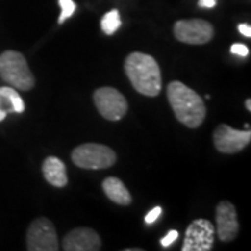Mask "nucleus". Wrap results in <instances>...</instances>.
<instances>
[{"label": "nucleus", "instance_id": "1a4fd4ad", "mask_svg": "<svg viewBox=\"0 0 251 251\" xmlns=\"http://www.w3.org/2000/svg\"><path fill=\"white\" fill-rule=\"evenodd\" d=\"M251 141L250 130H236L230 126H218L214 131L215 148L222 153H236L243 151Z\"/></svg>", "mask_w": 251, "mask_h": 251}, {"label": "nucleus", "instance_id": "6ab92c4d", "mask_svg": "<svg viewBox=\"0 0 251 251\" xmlns=\"http://www.w3.org/2000/svg\"><path fill=\"white\" fill-rule=\"evenodd\" d=\"M230 52L233 54H237L240 57H246L249 54V48L243 44H233L232 48H230Z\"/></svg>", "mask_w": 251, "mask_h": 251}, {"label": "nucleus", "instance_id": "9b49d317", "mask_svg": "<svg viewBox=\"0 0 251 251\" xmlns=\"http://www.w3.org/2000/svg\"><path fill=\"white\" fill-rule=\"evenodd\" d=\"M216 232L221 242H232L239 233L237 212L233 204L221 201L216 206Z\"/></svg>", "mask_w": 251, "mask_h": 251}, {"label": "nucleus", "instance_id": "4468645a", "mask_svg": "<svg viewBox=\"0 0 251 251\" xmlns=\"http://www.w3.org/2000/svg\"><path fill=\"white\" fill-rule=\"evenodd\" d=\"M102 188H103L106 197L110 201H113L115 204H119V205H130L131 201H133L130 191L123 184V181L120 179H117V177H108V179L103 180Z\"/></svg>", "mask_w": 251, "mask_h": 251}, {"label": "nucleus", "instance_id": "f257e3e1", "mask_svg": "<svg viewBox=\"0 0 251 251\" xmlns=\"http://www.w3.org/2000/svg\"><path fill=\"white\" fill-rule=\"evenodd\" d=\"M125 72L134 90L145 97H156L162 90L161 69L152 56L134 52L127 56Z\"/></svg>", "mask_w": 251, "mask_h": 251}, {"label": "nucleus", "instance_id": "f03ea898", "mask_svg": "<svg viewBox=\"0 0 251 251\" xmlns=\"http://www.w3.org/2000/svg\"><path fill=\"white\" fill-rule=\"evenodd\" d=\"M168 100L180 123L190 128H197L202 125L206 115L204 100L186 84L172 81L168 85Z\"/></svg>", "mask_w": 251, "mask_h": 251}, {"label": "nucleus", "instance_id": "7ed1b4c3", "mask_svg": "<svg viewBox=\"0 0 251 251\" xmlns=\"http://www.w3.org/2000/svg\"><path fill=\"white\" fill-rule=\"evenodd\" d=\"M0 78L14 90L29 91L35 85L27 59L16 50H6L0 54Z\"/></svg>", "mask_w": 251, "mask_h": 251}, {"label": "nucleus", "instance_id": "f3484780", "mask_svg": "<svg viewBox=\"0 0 251 251\" xmlns=\"http://www.w3.org/2000/svg\"><path fill=\"white\" fill-rule=\"evenodd\" d=\"M177 237H179V232H177V230H171L165 237H162L161 239V246L162 247H165V249H166V247H171L172 244L177 240Z\"/></svg>", "mask_w": 251, "mask_h": 251}, {"label": "nucleus", "instance_id": "20e7f679", "mask_svg": "<svg viewBox=\"0 0 251 251\" xmlns=\"http://www.w3.org/2000/svg\"><path fill=\"white\" fill-rule=\"evenodd\" d=\"M73 163L81 169H108L116 163V152L103 144H81L72 153Z\"/></svg>", "mask_w": 251, "mask_h": 251}, {"label": "nucleus", "instance_id": "423d86ee", "mask_svg": "<svg viewBox=\"0 0 251 251\" xmlns=\"http://www.w3.org/2000/svg\"><path fill=\"white\" fill-rule=\"evenodd\" d=\"M94 103L98 112L110 122H117L123 119L127 113V100L116 88L102 87L94 92Z\"/></svg>", "mask_w": 251, "mask_h": 251}, {"label": "nucleus", "instance_id": "dca6fc26", "mask_svg": "<svg viewBox=\"0 0 251 251\" xmlns=\"http://www.w3.org/2000/svg\"><path fill=\"white\" fill-rule=\"evenodd\" d=\"M59 6L62 9L60 17H59V24H63L67 18H70L74 14L77 6L73 0H59Z\"/></svg>", "mask_w": 251, "mask_h": 251}, {"label": "nucleus", "instance_id": "2eb2a0df", "mask_svg": "<svg viewBox=\"0 0 251 251\" xmlns=\"http://www.w3.org/2000/svg\"><path fill=\"white\" fill-rule=\"evenodd\" d=\"M120 25H122V20L117 10H110L100 20V28L106 35H113Z\"/></svg>", "mask_w": 251, "mask_h": 251}, {"label": "nucleus", "instance_id": "f8f14e48", "mask_svg": "<svg viewBox=\"0 0 251 251\" xmlns=\"http://www.w3.org/2000/svg\"><path fill=\"white\" fill-rule=\"evenodd\" d=\"M42 173L46 181L54 187L67 186V181H69L67 172H66V165L62 159L56 156H48L42 163Z\"/></svg>", "mask_w": 251, "mask_h": 251}, {"label": "nucleus", "instance_id": "a211bd4d", "mask_svg": "<svg viewBox=\"0 0 251 251\" xmlns=\"http://www.w3.org/2000/svg\"><path fill=\"white\" fill-rule=\"evenodd\" d=\"M162 214V208L161 206H155V208H152L147 215H145V218H144V221H145V224L147 225H151L153 224V222H156V219L161 216Z\"/></svg>", "mask_w": 251, "mask_h": 251}, {"label": "nucleus", "instance_id": "4be33fe9", "mask_svg": "<svg viewBox=\"0 0 251 251\" xmlns=\"http://www.w3.org/2000/svg\"><path fill=\"white\" fill-rule=\"evenodd\" d=\"M246 108H247V110H251V99L246 100Z\"/></svg>", "mask_w": 251, "mask_h": 251}, {"label": "nucleus", "instance_id": "412c9836", "mask_svg": "<svg viewBox=\"0 0 251 251\" xmlns=\"http://www.w3.org/2000/svg\"><path fill=\"white\" fill-rule=\"evenodd\" d=\"M239 32H240L243 36L251 38V27L249 24H240V25H239Z\"/></svg>", "mask_w": 251, "mask_h": 251}, {"label": "nucleus", "instance_id": "39448f33", "mask_svg": "<svg viewBox=\"0 0 251 251\" xmlns=\"http://www.w3.org/2000/svg\"><path fill=\"white\" fill-rule=\"evenodd\" d=\"M27 249L29 251H57L60 249L56 229L48 218H38L29 225Z\"/></svg>", "mask_w": 251, "mask_h": 251}, {"label": "nucleus", "instance_id": "ddd939ff", "mask_svg": "<svg viewBox=\"0 0 251 251\" xmlns=\"http://www.w3.org/2000/svg\"><path fill=\"white\" fill-rule=\"evenodd\" d=\"M25 103L13 87H0V122L10 113H23Z\"/></svg>", "mask_w": 251, "mask_h": 251}, {"label": "nucleus", "instance_id": "9d476101", "mask_svg": "<svg viewBox=\"0 0 251 251\" xmlns=\"http://www.w3.org/2000/svg\"><path fill=\"white\" fill-rule=\"evenodd\" d=\"M62 246L66 251H98L102 249V242L94 229L77 227L64 236Z\"/></svg>", "mask_w": 251, "mask_h": 251}, {"label": "nucleus", "instance_id": "aec40b11", "mask_svg": "<svg viewBox=\"0 0 251 251\" xmlns=\"http://www.w3.org/2000/svg\"><path fill=\"white\" fill-rule=\"evenodd\" d=\"M216 1L218 0H200L198 6L202 7V9H214L216 6Z\"/></svg>", "mask_w": 251, "mask_h": 251}, {"label": "nucleus", "instance_id": "6e6552de", "mask_svg": "<svg viewBox=\"0 0 251 251\" xmlns=\"http://www.w3.org/2000/svg\"><path fill=\"white\" fill-rule=\"evenodd\" d=\"M215 227L206 219H196L188 225L181 251H209L214 247Z\"/></svg>", "mask_w": 251, "mask_h": 251}, {"label": "nucleus", "instance_id": "0eeeda50", "mask_svg": "<svg viewBox=\"0 0 251 251\" xmlns=\"http://www.w3.org/2000/svg\"><path fill=\"white\" fill-rule=\"evenodd\" d=\"M173 32L176 39L188 45H204L214 36V27L211 23L201 18L180 20L175 24Z\"/></svg>", "mask_w": 251, "mask_h": 251}]
</instances>
